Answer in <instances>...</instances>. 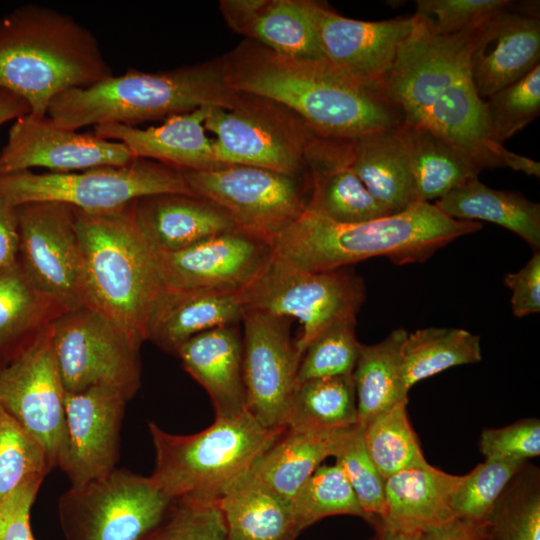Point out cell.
Masks as SVG:
<instances>
[{
    "label": "cell",
    "mask_w": 540,
    "mask_h": 540,
    "mask_svg": "<svg viewBox=\"0 0 540 540\" xmlns=\"http://www.w3.org/2000/svg\"><path fill=\"white\" fill-rule=\"evenodd\" d=\"M504 283L512 291L511 307L518 318L540 311V253L535 251L517 272L504 276Z\"/></svg>",
    "instance_id": "cell-50"
},
{
    "label": "cell",
    "mask_w": 540,
    "mask_h": 540,
    "mask_svg": "<svg viewBox=\"0 0 540 540\" xmlns=\"http://www.w3.org/2000/svg\"><path fill=\"white\" fill-rule=\"evenodd\" d=\"M420 540H483L484 523L453 517L440 525L418 532Z\"/></svg>",
    "instance_id": "cell-52"
},
{
    "label": "cell",
    "mask_w": 540,
    "mask_h": 540,
    "mask_svg": "<svg viewBox=\"0 0 540 540\" xmlns=\"http://www.w3.org/2000/svg\"><path fill=\"white\" fill-rule=\"evenodd\" d=\"M19 230L16 207L0 197V270L18 263Z\"/></svg>",
    "instance_id": "cell-51"
},
{
    "label": "cell",
    "mask_w": 540,
    "mask_h": 540,
    "mask_svg": "<svg viewBox=\"0 0 540 540\" xmlns=\"http://www.w3.org/2000/svg\"><path fill=\"white\" fill-rule=\"evenodd\" d=\"M324 59L349 78L380 87L416 29L414 16L382 21L347 18L325 4L309 1Z\"/></svg>",
    "instance_id": "cell-18"
},
{
    "label": "cell",
    "mask_w": 540,
    "mask_h": 540,
    "mask_svg": "<svg viewBox=\"0 0 540 540\" xmlns=\"http://www.w3.org/2000/svg\"><path fill=\"white\" fill-rule=\"evenodd\" d=\"M372 523L375 527L373 540H420L418 532L393 528L378 519H374Z\"/></svg>",
    "instance_id": "cell-55"
},
{
    "label": "cell",
    "mask_w": 540,
    "mask_h": 540,
    "mask_svg": "<svg viewBox=\"0 0 540 540\" xmlns=\"http://www.w3.org/2000/svg\"><path fill=\"white\" fill-rule=\"evenodd\" d=\"M399 126L350 141L353 171L389 214L400 213L416 203Z\"/></svg>",
    "instance_id": "cell-28"
},
{
    "label": "cell",
    "mask_w": 540,
    "mask_h": 540,
    "mask_svg": "<svg viewBox=\"0 0 540 540\" xmlns=\"http://www.w3.org/2000/svg\"><path fill=\"white\" fill-rule=\"evenodd\" d=\"M479 450L486 459L527 461L537 457L540 455V421L527 418L502 428L484 429Z\"/></svg>",
    "instance_id": "cell-48"
},
{
    "label": "cell",
    "mask_w": 540,
    "mask_h": 540,
    "mask_svg": "<svg viewBox=\"0 0 540 540\" xmlns=\"http://www.w3.org/2000/svg\"><path fill=\"white\" fill-rule=\"evenodd\" d=\"M182 173L196 196L222 207L238 229L272 244L301 216L308 202L302 177L259 167L223 165Z\"/></svg>",
    "instance_id": "cell-15"
},
{
    "label": "cell",
    "mask_w": 540,
    "mask_h": 540,
    "mask_svg": "<svg viewBox=\"0 0 540 540\" xmlns=\"http://www.w3.org/2000/svg\"><path fill=\"white\" fill-rule=\"evenodd\" d=\"M273 244L235 229L175 252L155 253L164 287L240 293L272 260Z\"/></svg>",
    "instance_id": "cell-17"
},
{
    "label": "cell",
    "mask_w": 540,
    "mask_h": 540,
    "mask_svg": "<svg viewBox=\"0 0 540 540\" xmlns=\"http://www.w3.org/2000/svg\"><path fill=\"white\" fill-rule=\"evenodd\" d=\"M244 313L240 293L164 287L151 312L146 341L175 354L199 333L239 324Z\"/></svg>",
    "instance_id": "cell-25"
},
{
    "label": "cell",
    "mask_w": 540,
    "mask_h": 540,
    "mask_svg": "<svg viewBox=\"0 0 540 540\" xmlns=\"http://www.w3.org/2000/svg\"><path fill=\"white\" fill-rule=\"evenodd\" d=\"M65 395L52 323L0 350V406L40 442L52 469L64 446Z\"/></svg>",
    "instance_id": "cell-13"
},
{
    "label": "cell",
    "mask_w": 540,
    "mask_h": 540,
    "mask_svg": "<svg viewBox=\"0 0 540 540\" xmlns=\"http://www.w3.org/2000/svg\"><path fill=\"white\" fill-rule=\"evenodd\" d=\"M435 205L450 218L492 222L517 234L535 251L540 248V205L519 193L492 189L475 178Z\"/></svg>",
    "instance_id": "cell-32"
},
{
    "label": "cell",
    "mask_w": 540,
    "mask_h": 540,
    "mask_svg": "<svg viewBox=\"0 0 540 540\" xmlns=\"http://www.w3.org/2000/svg\"><path fill=\"white\" fill-rule=\"evenodd\" d=\"M265 0H222L219 7L228 26L241 34Z\"/></svg>",
    "instance_id": "cell-53"
},
{
    "label": "cell",
    "mask_w": 540,
    "mask_h": 540,
    "mask_svg": "<svg viewBox=\"0 0 540 540\" xmlns=\"http://www.w3.org/2000/svg\"><path fill=\"white\" fill-rule=\"evenodd\" d=\"M364 427L357 423L342 435L334 453L335 464L351 485L367 521L380 518L384 512V482L365 446Z\"/></svg>",
    "instance_id": "cell-45"
},
{
    "label": "cell",
    "mask_w": 540,
    "mask_h": 540,
    "mask_svg": "<svg viewBox=\"0 0 540 540\" xmlns=\"http://www.w3.org/2000/svg\"><path fill=\"white\" fill-rule=\"evenodd\" d=\"M227 540H294L299 535L290 500L275 492L252 471L217 499Z\"/></svg>",
    "instance_id": "cell-27"
},
{
    "label": "cell",
    "mask_w": 540,
    "mask_h": 540,
    "mask_svg": "<svg viewBox=\"0 0 540 540\" xmlns=\"http://www.w3.org/2000/svg\"><path fill=\"white\" fill-rule=\"evenodd\" d=\"M299 532L333 515L367 520L356 495L338 465H320L290 499Z\"/></svg>",
    "instance_id": "cell-40"
},
{
    "label": "cell",
    "mask_w": 540,
    "mask_h": 540,
    "mask_svg": "<svg viewBox=\"0 0 540 540\" xmlns=\"http://www.w3.org/2000/svg\"><path fill=\"white\" fill-rule=\"evenodd\" d=\"M148 426L155 451L149 477L172 499H219L285 430L263 427L248 411L236 418H215L190 435L168 433L154 422Z\"/></svg>",
    "instance_id": "cell-7"
},
{
    "label": "cell",
    "mask_w": 540,
    "mask_h": 540,
    "mask_svg": "<svg viewBox=\"0 0 540 540\" xmlns=\"http://www.w3.org/2000/svg\"><path fill=\"white\" fill-rule=\"evenodd\" d=\"M241 34L282 56L324 59L308 0H265Z\"/></svg>",
    "instance_id": "cell-34"
},
{
    "label": "cell",
    "mask_w": 540,
    "mask_h": 540,
    "mask_svg": "<svg viewBox=\"0 0 540 540\" xmlns=\"http://www.w3.org/2000/svg\"><path fill=\"white\" fill-rule=\"evenodd\" d=\"M52 345L66 393L103 385L128 400L141 384V344L92 306L52 323Z\"/></svg>",
    "instance_id": "cell-12"
},
{
    "label": "cell",
    "mask_w": 540,
    "mask_h": 540,
    "mask_svg": "<svg viewBox=\"0 0 540 540\" xmlns=\"http://www.w3.org/2000/svg\"><path fill=\"white\" fill-rule=\"evenodd\" d=\"M221 60L234 90L284 106L319 137L351 141L404 122L381 87L357 82L325 59L282 56L247 39Z\"/></svg>",
    "instance_id": "cell-1"
},
{
    "label": "cell",
    "mask_w": 540,
    "mask_h": 540,
    "mask_svg": "<svg viewBox=\"0 0 540 540\" xmlns=\"http://www.w3.org/2000/svg\"><path fill=\"white\" fill-rule=\"evenodd\" d=\"M172 498L125 469L70 486L58 500L65 540H140L168 511Z\"/></svg>",
    "instance_id": "cell-10"
},
{
    "label": "cell",
    "mask_w": 540,
    "mask_h": 540,
    "mask_svg": "<svg viewBox=\"0 0 540 540\" xmlns=\"http://www.w3.org/2000/svg\"><path fill=\"white\" fill-rule=\"evenodd\" d=\"M134 202L98 213L75 208V214L90 306L142 345L164 285L155 252L137 225Z\"/></svg>",
    "instance_id": "cell-6"
},
{
    "label": "cell",
    "mask_w": 540,
    "mask_h": 540,
    "mask_svg": "<svg viewBox=\"0 0 540 540\" xmlns=\"http://www.w3.org/2000/svg\"><path fill=\"white\" fill-rule=\"evenodd\" d=\"M515 5L509 0H417L413 16L426 32L453 36L480 27Z\"/></svg>",
    "instance_id": "cell-47"
},
{
    "label": "cell",
    "mask_w": 540,
    "mask_h": 540,
    "mask_svg": "<svg viewBox=\"0 0 540 540\" xmlns=\"http://www.w3.org/2000/svg\"><path fill=\"white\" fill-rule=\"evenodd\" d=\"M42 482H27L0 502V540H35L30 510Z\"/></svg>",
    "instance_id": "cell-49"
},
{
    "label": "cell",
    "mask_w": 540,
    "mask_h": 540,
    "mask_svg": "<svg viewBox=\"0 0 540 540\" xmlns=\"http://www.w3.org/2000/svg\"><path fill=\"white\" fill-rule=\"evenodd\" d=\"M416 24L380 87L404 122L431 130L481 170L509 167L514 152L490 139L483 100L468 71L471 48L484 24L453 36H435Z\"/></svg>",
    "instance_id": "cell-2"
},
{
    "label": "cell",
    "mask_w": 540,
    "mask_h": 540,
    "mask_svg": "<svg viewBox=\"0 0 540 540\" xmlns=\"http://www.w3.org/2000/svg\"><path fill=\"white\" fill-rule=\"evenodd\" d=\"M483 540H489V539L486 537V533H485V536H484Z\"/></svg>",
    "instance_id": "cell-56"
},
{
    "label": "cell",
    "mask_w": 540,
    "mask_h": 540,
    "mask_svg": "<svg viewBox=\"0 0 540 540\" xmlns=\"http://www.w3.org/2000/svg\"><path fill=\"white\" fill-rule=\"evenodd\" d=\"M481 359L480 337L467 330L429 327L407 333L402 346L404 388L409 393L423 379Z\"/></svg>",
    "instance_id": "cell-35"
},
{
    "label": "cell",
    "mask_w": 540,
    "mask_h": 540,
    "mask_svg": "<svg viewBox=\"0 0 540 540\" xmlns=\"http://www.w3.org/2000/svg\"><path fill=\"white\" fill-rule=\"evenodd\" d=\"M407 333L398 328L376 344L361 346L352 377L358 423L363 427L408 398L402 377V346Z\"/></svg>",
    "instance_id": "cell-33"
},
{
    "label": "cell",
    "mask_w": 540,
    "mask_h": 540,
    "mask_svg": "<svg viewBox=\"0 0 540 540\" xmlns=\"http://www.w3.org/2000/svg\"><path fill=\"white\" fill-rule=\"evenodd\" d=\"M211 107L172 115L161 125L145 129L122 124H101L93 133L124 144L135 158L159 162L179 171H207L220 165L213 140L206 134L205 119Z\"/></svg>",
    "instance_id": "cell-22"
},
{
    "label": "cell",
    "mask_w": 540,
    "mask_h": 540,
    "mask_svg": "<svg viewBox=\"0 0 540 540\" xmlns=\"http://www.w3.org/2000/svg\"><path fill=\"white\" fill-rule=\"evenodd\" d=\"M163 193L195 195L182 171L143 158L120 166L67 173L38 174L28 170L0 175V197L14 207L32 202H58L87 213H98Z\"/></svg>",
    "instance_id": "cell-8"
},
{
    "label": "cell",
    "mask_w": 540,
    "mask_h": 540,
    "mask_svg": "<svg viewBox=\"0 0 540 540\" xmlns=\"http://www.w3.org/2000/svg\"><path fill=\"white\" fill-rule=\"evenodd\" d=\"M136 159L117 141L64 128L48 116L29 114L15 120L0 151V175L34 167L67 173L103 166H120Z\"/></svg>",
    "instance_id": "cell-19"
},
{
    "label": "cell",
    "mask_w": 540,
    "mask_h": 540,
    "mask_svg": "<svg viewBox=\"0 0 540 540\" xmlns=\"http://www.w3.org/2000/svg\"><path fill=\"white\" fill-rule=\"evenodd\" d=\"M134 214L141 233L155 253L179 251L238 229L222 207L195 195L144 196L135 200Z\"/></svg>",
    "instance_id": "cell-23"
},
{
    "label": "cell",
    "mask_w": 540,
    "mask_h": 540,
    "mask_svg": "<svg viewBox=\"0 0 540 540\" xmlns=\"http://www.w3.org/2000/svg\"><path fill=\"white\" fill-rule=\"evenodd\" d=\"M489 540H540L538 470L527 465L515 475L484 521Z\"/></svg>",
    "instance_id": "cell-39"
},
{
    "label": "cell",
    "mask_w": 540,
    "mask_h": 540,
    "mask_svg": "<svg viewBox=\"0 0 540 540\" xmlns=\"http://www.w3.org/2000/svg\"><path fill=\"white\" fill-rule=\"evenodd\" d=\"M355 327L356 318H346L317 335L302 354L297 383L352 374L362 346Z\"/></svg>",
    "instance_id": "cell-43"
},
{
    "label": "cell",
    "mask_w": 540,
    "mask_h": 540,
    "mask_svg": "<svg viewBox=\"0 0 540 540\" xmlns=\"http://www.w3.org/2000/svg\"><path fill=\"white\" fill-rule=\"evenodd\" d=\"M416 203L440 199L482 171L474 161L431 130L399 126Z\"/></svg>",
    "instance_id": "cell-31"
},
{
    "label": "cell",
    "mask_w": 540,
    "mask_h": 540,
    "mask_svg": "<svg viewBox=\"0 0 540 540\" xmlns=\"http://www.w3.org/2000/svg\"><path fill=\"white\" fill-rule=\"evenodd\" d=\"M483 111L487 133L499 145L530 124L540 113V64L484 99Z\"/></svg>",
    "instance_id": "cell-42"
},
{
    "label": "cell",
    "mask_w": 540,
    "mask_h": 540,
    "mask_svg": "<svg viewBox=\"0 0 540 540\" xmlns=\"http://www.w3.org/2000/svg\"><path fill=\"white\" fill-rule=\"evenodd\" d=\"M538 3L516 5L491 18L479 30L468 59V71L484 100L516 82L540 61Z\"/></svg>",
    "instance_id": "cell-21"
},
{
    "label": "cell",
    "mask_w": 540,
    "mask_h": 540,
    "mask_svg": "<svg viewBox=\"0 0 540 540\" xmlns=\"http://www.w3.org/2000/svg\"><path fill=\"white\" fill-rule=\"evenodd\" d=\"M357 423L352 374L298 383L286 428L336 430Z\"/></svg>",
    "instance_id": "cell-36"
},
{
    "label": "cell",
    "mask_w": 540,
    "mask_h": 540,
    "mask_svg": "<svg viewBox=\"0 0 540 540\" xmlns=\"http://www.w3.org/2000/svg\"><path fill=\"white\" fill-rule=\"evenodd\" d=\"M306 209L340 224L392 215L370 194L350 165V141L341 143L311 170Z\"/></svg>",
    "instance_id": "cell-29"
},
{
    "label": "cell",
    "mask_w": 540,
    "mask_h": 540,
    "mask_svg": "<svg viewBox=\"0 0 540 540\" xmlns=\"http://www.w3.org/2000/svg\"><path fill=\"white\" fill-rule=\"evenodd\" d=\"M407 405L408 398L364 426L366 449L384 480L400 471L429 465L409 421Z\"/></svg>",
    "instance_id": "cell-38"
},
{
    "label": "cell",
    "mask_w": 540,
    "mask_h": 540,
    "mask_svg": "<svg viewBox=\"0 0 540 540\" xmlns=\"http://www.w3.org/2000/svg\"><path fill=\"white\" fill-rule=\"evenodd\" d=\"M292 319L246 310L242 319L247 411L263 427L286 429L301 360L290 333Z\"/></svg>",
    "instance_id": "cell-16"
},
{
    "label": "cell",
    "mask_w": 540,
    "mask_h": 540,
    "mask_svg": "<svg viewBox=\"0 0 540 540\" xmlns=\"http://www.w3.org/2000/svg\"><path fill=\"white\" fill-rule=\"evenodd\" d=\"M240 94L229 85L222 60L159 72L130 68L92 86L59 94L47 116L72 130L101 124L136 126L200 107L230 109Z\"/></svg>",
    "instance_id": "cell-5"
},
{
    "label": "cell",
    "mask_w": 540,
    "mask_h": 540,
    "mask_svg": "<svg viewBox=\"0 0 540 540\" xmlns=\"http://www.w3.org/2000/svg\"><path fill=\"white\" fill-rule=\"evenodd\" d=\"M27 102L20 96L0 88V126L7 121L29 114Z\"/></svg>",
    "instance_id": "cell-54"
},
{
    "label": "cell",
    "mask_w": 540,
    "mask_h": 540,
    "mask_svg": "<svg viewBox=\"0 0 540 540\" xmlns=\"http://www.w3.org/2000/svg\"><path fill=\"white\" fill-rule=\"evenodd\" d=\"M461 476L430 464L400 471L384 482L383 524L419 532L455 517L453 496Z\"/></svg>",
    "instance_id": "cell-26"
},
{
    "label": "cell",
    "mask_w": 540,
    "mask_h": 540,
    "mask_svg": "<svg viewBox=\"0 0 540 540\" xmlns=\"http://www.w3.org/2000/svg\"><path fill=\"white\" fill-rule=\"evenodd\" d=\"M140 540H227V531L217 500L183 496Z\"/></svg>",
    "instance_id": "cell-46"
},
{
    "label": "cell",
    "mask_w": 540,
    "mask_h": 540,
    "mask_svg": "<svg viewBox=\"0 0 540 540\" xmlns=\"http://www.w3.org/2000/svg\"><path fill=\"white\" fill-rule=\"evenodd\" d=\"M65 312L35 286L19 262L0 270V350L50 325Z\"/></svg>",
    "instance_id": "cell-37"
},
{
    "label": "cell",
    "mask_w": 540,
    "mask_h": 540,
    "mask_svg": "<svg viewBox=\"0 0 540 540\" xmlns=\"http://www.w3.org/2000/svg\"><path fill=\"white\" fill-rule=\"evenodd\" d=\"M52 470L40 442L0 406V502L33 480H44Z\"/></svg>",
    "instance_id": "cell-41"
},
{
    "label": "cell",
    "mask_w": 540,
    "mask_h": 540,
    "mask_svg": "<svg viewBox=\"0 0 540 540\" xmlns=\"http://www.w3.org/2000/svg\"><path fill=\"white\" fill-rule=\"evenodd\" d=\"M16 213L18 262L30 280L66 312L90 306L75 208L32 202Z\"/></svg>",
    "instance_id": "cell-14"
},
{
    "label": "cell",
    "mask_w": 540,
    "mask_h": 540,
    "mask_svg": "<svg viewBox=\"0 0 540 540\" xmlns=\"http://www.w3.org/2000/svg\"><path fill=\"white\" fill-rule=\"evenodd\" d=\"M241 93V92H240ZM204 127L214 133L220 165H246L303 177L320 138L284 106L241 93L230 109L211 107Z\"/></svg>",
    "instance_id": "cell-9"
},
{
    "label": "cell",
    "mask_w": 540,
    "mask_h": 540,
    "mask_svg": "<svg viewBox=\"0 0 540 540\" xmlns=\"http://www.w3.org/2000/svg\"><path fill=\"white\" fill-rule=\"evenodd\" d=\"M128 401L121 391L103 385L66 393L65 440L57 466L71 486L102 478L116 469Z\"/></svg>",
    "instance_id": "cell-20"
},
{
    "label": "cell",
    "mask_w": 540,
    "mask_h": 540,
    "mask_svg": "<svg viewBox=\"0 0 540 540\" xmlns=\"http://www.w3.org/2000/svg\"><path fill=\"white\" fill-rule=\"evenodd\" d=\"M113 75L96 36L73 16L24 4L0 18V88L24 99L36 118L59 94Z\"/></svg>",
    "instance_id": "cell-4"
},
{
    "label": "cell",
    "mask_w": 540,
    "mask_h": 540,
    "mask_svg": "<svg viewBox=\"0 0 540 540\" xmlns=\"http://www.w3.org/2000/svg\"><path fill=\"white\" fill-rule=\"evenodd\" d=\"M348 428H286L258 457L251 471L268 487L290 500L320 464L327 457L334 456L338 443Z\"/></svg>",
    "instance_id": "cell-30"
},
{
    "label": "cell",
    "mask_w": 540,
    "mask_h": 540,
    "mask_svg": "<svg viewBox=\"0 0 540 540\" xmlns=\"http://www.w3.org/2000/svg\"><path fill=\"white\" fill-rule=\"evenodd\" d=\"M527 461L486 459L461 476L453 496L456 517L484 523L496 501Z\"/></svg>",
    "instance_id": "cell-44"
},
{
    "label": "cell",
    "mask_w": 540,
    "mask_h": 540,
    "mask_svg": "<svg viewBox=\"0 0 540 540\" xmlns=\"http://www.w3.org/2000/svg\"><path fill=\"white\" fill-rule=\"evenodd\" d=\"M239 324L199 333L176 351L185 370L209 394L215 418L247 412L243 378V340Z\"/></svg>",
    "instance_id": "cell-24"
},
{
    "label": "cell",
    "mask_w": 540,
    "mask_h": 540,
    "mask_svg": "<svg viewBox=\"0 0 540 540\" xmlns=\"http://www.w3.org/2000/svg\"><path fill=\"white\" fill-rule=\"evenodd\" d=\"M480 222L453 219L430 202L372 221L340 224L305 209L273 242L272 262L298 271L347 267L372 257L397 265L424 262Z\"/></svg>",
    "instance_id": "cell-3"
},
{
    "label": "cell",
    "mask_w": 540,
    "mask_h": 540,
    "mask_svg": "<svg viewBox=\"0 0 540 540\" xmlns=\"http://www.w3.org/2000/svg\"><path fill=\"white\" fill-rule=\"evenodd\" d=\"M246 310L296 318L302 328L296 340L302 357L309 343L330 325L356 318L366 298L360 276L347 267L325 271H298L270 261L242 292Z\"/></svg>",
    "instance_id": "cell-11"
}]
</instances>
